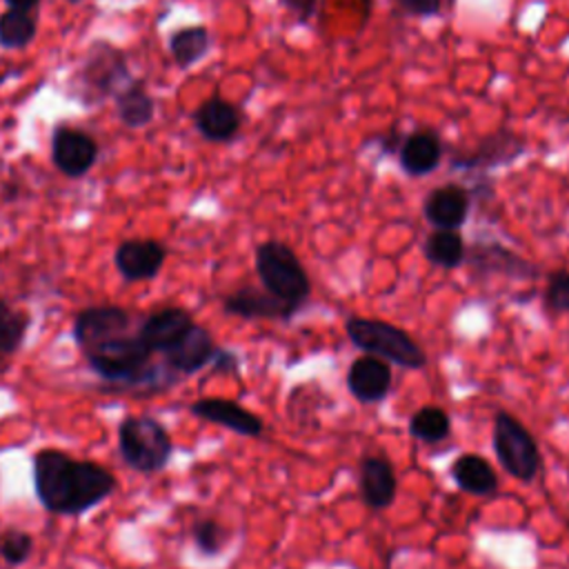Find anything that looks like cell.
Wrapping results in <instances>:
<instances>
[{
	"label": "cell",
	"instance_id": "1",
	"mask_svg": "<svg viewBox=\"0 0 569 569\" xmlns=\"http://www.w3.org/2000/svg\"><path fill=\"white\" fill-rule=\"evenodd\" d=\"M36 496L53 513L76 516L111 496L116 478L91 460H76L60 449H42L33 458Z\"/></svg>",
	"mask_w": 569,
	"mask_h": 569
},
{
	"label": "cell",
	"instance_id": "2",
	"mask_svg": "<svg viewBox=\"0 0 569 569\" xmlns=\"http://www.w3.org/2000/svg\"><path fill=\"white\" fill-rule=\"evenodd\" d=\"M345 329L349 340L365 353L378 356L405 369H420L427 365V356L420 345L405 329L391 322L353 316L347 320Z\"/></svg>",
	"mask_w": 569,
	"mask_h": 569
},
{
	"label": "cell",
	"instance_id": "3",
	"mask_svg": "<svg viewBox=\"0 0 569 569\" xmlns=\"http://www.w3.org/2000/svg\"><path fill=\"white\" fill-rule=\"evenodd\" d=\"M256 271L262 289H267L276 298L293 307H300L309 298V276L289 244L280 240L260 242L256 247Z\"/></svg>",
	"mask_w": 569,
	"mask_h": 569
},
{
	"label": "cell",
	"instance_id": "4",
	"mask_svg": "<svg viewBox=\"0 0 569 569\" xmlns=\"http://www.w3.org/2000/svg\"><path fill=\"white\" fill-rule=\"evenodd\" d=\"M122 460L142 473L160 471L171 458V438L167 429L149 416H131L118 429Z\"/></svg>",
	"mask_w": 569,
	"mask_h": 569
},
{
	"label": "cell",
	"instance_id": "5",
	"mask_svg": "<svg viewBox=\"0 0 569 569\" xmlns=\"http://www.w3.org/2000/svg\"><path fill=\"white\" fill-rule=\"evenodd\" d=\"M91 369L104 380L113 382H136L142 378V371L151 358V349L142 342L140 333L124 331L116 338H109L89 351H84Z\"/></svg>",
	"mask_w": 569,
	"mask_h": 569
},
{
	"label": "cell",
	"instance_id": "6",
	"mask_svg": "<svg viewBox=\"0 0 569 569\" xmlns=\"http://www.w3.org/2000/svg\"><path fill=\"white\" fill-rule=\"evenodd\" d=\"M493 449L507 473L518 480L529 482L540 471V453L536 440L531 438L527 427L507 411L496 413Z\"/></svg>",
	"mask_w": 569,
	"mask_h": 569
},
{
	"label": "cell",
	"instance_id": "7",
	"mask_svg": "<svg viewBox=\"0 0 569 569\" xmlns=\"http://www.w3.org/2000/svg\"><path fill=\"white\" fill-rule=\"evenodd\" d=\"M525 147H527L525 140L516 131H511L509 127H500L487 133L485 138H480V142L473 149L456 151L451 156V167L465 169V171L493 169V167L513 162L518 156H522Z\"/></svg>",
	"mask_w": 569,
	"mask_h": 569
},
{
	"label": "cell",
	"instance_id": "8",
	"mask_svg": "<svg viewBox=\"0 0 569 569\" xmlns=\"http://www.w3.org/2000/svg\"><path fill=\"white\" fill-rule=\"evenodd\" d=\"M51 158L64 176L80 178L93 167L98 158V144L89 133L80 129L58 127L51 136Z\"/></svg>",
	"mask_w": 569,
	"mask_h": 569
},
{
	"label": "cell",
	"instance_id": "9",
	"mask_svg": "<svg viewBox=\"0 0 569 569\" xmlns=\"http://www.w3.org/2000/svg\"><path fill=\"white\" fill-rule=\"evenodd\" d=\"M82 87L89 93V100H100L107 93H118L127 87V62L120 51L102 44V51H91L87 64L82 67Z\"/></svg>",
	"mask_w": 569,
	"mask_h": 569
},
{
	"label": "cell",
	"instance_id": "10",
	"mask_svg": "<svg viewBox=\"0 0 569 569\" xmlns=\"http://www.w3.org/2000/svg\"><path fill=\"white\" fill-rule=\"evenodd\" d=\"M131 329V316L122 307H89L78 313L73 325V336L78 347L89 351L91 347L116 338Z\"/></svg>",
	"mask_w": 569,
	"mask_h": 569
},
{
	"label": "cell",
	"instance_id": "11",
	"mask_svg": "<svg viewBox=\"0 0 569 569\" xmlns=\"http://www.w3.org/2000/svg\"><path fill=\"white\" fill-rule=\"evenodd\" d=\"M471 193L462 184L447 182L427 193L422 213L433 229H460L469 216Z\"/></svg>",
	"mask_w": 569,
	"mask_h": 569
},
{
	"label": "cell",
	"instance_id": "12",
	"mask_svg": "<svg viewBox=\"0 0 569 569\" xmlns=\"http://www.w3.org/2000/svg\"><path fill=\"white\" fill-rule=\"evenodd\" d=\"M167 249L158 240H124L116 249V267L124 280H151L164 264Z\"/></svg>",
	"mask_w": 569,
	"mask_h": 569
},
{
	"label": "cell",
	"instance_id": "13",
	"mask_svg": "<svg viewBox=\"0 0 569 569\" xmlns=\"http://www.w3.org/2000/svg\"><path fill=\"white\" fill-rule=\"evenodd\" d=\"M442 140L433 129H416L405 136L398 149L400 169L411 178L429 176L442 160Z\"/></svg>",
	"mask_w": 569,
	"mask_h": 569
},
{
	"label": "cell",
	"instance_id": "14",
	"mask_svg": "<svg viewBox=\"0 0 569 569\" xmlns=\"http://www.w3.org/2000/svg\"><path fill=\"white\" fill-rule=\"evenodd\" d=\"M347 387L356 400L365 405L378 402L389 393L391 367L387 365V360L365 353L351 362L347 373Z\"/></svg>",
	"mask_w": 569,
	"mask_h": 569
},
{
	"label": "cell",
	"instance_id": "15",
	"mask_svg": "<svg viewBox=\"0 0 569 569\" xmlns=\"http://www.w3.org/2000/svg\"><path fill=\"white\" fill-rule=\"evenodd\" d=\"M193 124L204 140L229 142L242 127V113L233 102L220 96H211L196 109Z\"/></svg>",
	"mask_w": 569,
	"mask_h": 569
},
{
	"label": "cell",
	"instance_id": "16",
	"mask_svg": "<svg viewBox=\"0 0 569 569\" xmlns=\"http://www.w3.org/2000/svg\"><path fill=\"white\" fill-rule=\"evenodd\" d=\"M191 413L240 436L256 438L262 433V420L242 405L227 398H200L191 405Z\"/></svg>",
	"mask_w": 569,
	"mask_h": 569
},
{
	"label": "cell",
	"instance_id": "17",
	"mask_svg": "<svg viewBox=\"0 0 569 569\" xmlns=\"http://www.w3.org/2000/svg\"><path fill=\"white\" fill-rule=\"evenodd\" d=\"M224 311L231 316H240V318H271V320H287L291 318L298 307L276 298L273 293H269L267 289H258V287H242L236 289L233 293H229L222 302Z\"/></svg>",
	"mask_w": 569,
	"mask_h": 569
},
{
	"label": "cell",
	"instance_id": "18",
	"mask_svg": "<svg viewBox=\"0 0 569 569\" xmlns=\"http://www.w3.org/2000/svg\"><path fill=\"white\" fill-rule=\"evenodd\" d=\"M193 325V318L187 309L167 307L151 313L138 329L142 342L151 349V353H164L173 347Z\"/></svg>",
	"mask_w": 569,
	"mask_h": 569
},
{
	"label": "cell",
	"instance_id": "19",
	"mask_svg": "<svg viewBox=\"0 0 569 569\" xmlns=\"http://www.w3.org/2000/svg\"><path fill=\"white\" fill-rule=\"evenodd\" d=\"M216 349L218 347L213 345L211 333L204 327L193 322L189 331L173 347L164 351V360L173 371L189 376L200 371L204 365H209L213 360Z\"/></svg>",
	"mask_w": 569,
	"mask_h": 569
},
{
	"label": "cell",
	"instance_id": "20",
	"mask_svg": "<svg viewBox=\"0 0 569 569\" xmlns=\"http://www.w3.org/2000/svg\"><path fill=\"white\" fill-rule=\"evenodd\" d=\"M360 493L371 509H385L396 498V473L387 458L367 456L360 462Z\"/></svg>",
	"mask_w": 569,
	"mask_h": 569
},
{
	"label": "cell",
	"instance_id": "21",
	"mask_svg": "<svg viewBox=\"0 0 569 569\" xmlns=\"http://www.w3.org/2000/svg\"><path fill=\"white\" fill-rule=\"evenodd\" d=\"M451 478L456 485L473 496H489L498 489V476L491 465L476 453H462L451 465Z\"/></svg>",
	"mask_w": 569,
	"mask_h": 569
},
{
	"label": "cell",
	"instance_id": "22",
	"mask_svg": "<svg viewBox=\"0 0 569 569\" xmlns=\"http://www.w3.org/2000/svg\"><path fill=\"white\" fill-rule=\"evenodd\" d=\"M116 111L124 127L142 129L156 116V102L140 82H129L116 93Z\"/></svg>",
	"mask_w": 569,
	"mask_h": 569
},
{
	"label": "cell",
	"instance_id": "23",
	"mask_svg": "<svg viewBox=\"0 0 569 569\" xmlns=\"http://www.w3.org/2000/svg\"><path fill=\"white\" fill-rule=\"evenodd\" d=\"M425 258L442 269H456L465 262L467 249L458 229H433L425 240Z\"/></svg>",
	"mask_w": 569,
	"mask_h": 569
},
{
	"label": "cell",
	"instance_id": "24",
	"mask_svg": "<svg viewBox=\"0 0 569 569\" xmlns=\"http://www.w3.org/2000/svg\"><path fill=\"white\" fill-rule=\"evenodd\" d=\"M211 49V36L207 27H184L178 29L169 40V51L180 69H189L200 62Z\"/></svg>",
	"mask_w": 569,
	"mask_h": 569
},
{
	"label": "cell",
	"instance_id": "25",
	"mask_svg": "<svg viewBox=\"0 0 569 569\" xmlns=\"http://www.w3.org/2000/svg\"><path fill=\"white\" fill-rule=\"evenodd\" d=\"M36 38V20L29 11L7 9L0 13V47L24 49Z\"/></svg>",
	"mask_w": 569,
	"mask_h": 569
},
{
	"label": "cell",
	"instance_id": "26",
	"mask_svg": "<svg viewBox=\"0 0 569 569\" xmlns=\"http://www.w3.org/2000/svg\"><path fill=\"white\" fill-rule=\"evenodd\" d=\"M451 429L449 416L440 407H422L409 420V433L422 442H438L447 438Z\"/></svg>",
	"mask_w": 569,
	"mask_h": 569
},
{
	"label": "cell",
	"instance_id": "27",
	"mask_svg": "<svg viewBox=\"0 0 569 569\" xmlns=\"http://www.w3.org/2000/svg\"><path fill=\"white\" fill-rule=\"evenodd\" d=\"M29 316L0 298V356H11L24 340Z\"/></svg>",
	"mask_w": 569,
	"mask_h": 569
},
{
	"label": "cell",
	"instance_id": "28",
	"mask_svg": "<svg viewBox=\"0 0 569 569\" xmlns=\"http://www.w3.org/2000/svg\"><path fill=\"white\" fill-rule=\"evenodd\" d=\"M193 540L196 547L204 553V556H216L222 551L224 540H227V531L211 518L198 520L193 525Z\"/></svg>",
	"mask_w": 569,
	"mask_h": 569
},
{
	"label": "cell",
	"instance_id": "29",
	"mask_svg": "<svg viewBox=\"0 0 569 569\" xmlns=\"http://www.w3.org/2000/svg\"><path fill=\"white\" fill-rule=\"evenodd\" d=\"M31 551H33V540L29 533L18 529H9L0 533V556L9 565H22L31 556Z\"/></svg>",
	"mask_w": 569,
	"mask_h": 569
},
{
	"label": "cell",
	"instance_id": "30",
	"mask_svg": "<svg viewBox=\"0 0 569 569\" xmlns=\"http://www.w3.org/2000/svg\"><path fill=\"white\" fill-rule=\"evenodd\" d=\"M545 302L553 311H569V271L551 273L545 289Z\"/></svg>",
	"mask_w": 569,
	"mask_h": 569
},
{
	"label": "cell",
	"instance_id": "31",
	"mask_svg": "<svg viewBox=\"0 0 569 569\" xmlns=\"http://www.w3.org/2000/svg\"><path fill=\"white\" fill-rule=\"evenodd\" d=\"M393 4L413 18H431L438 16L442 9V0H393Z\"/></svg>",
	"mask_w": 569,
	"mask_h": 569
},
{
	"label": "cell",
	"instance_id": "32",
	"mask_svg": "<svg viewBox=\"0 0 569 569\" xmlns=\"http://www.w3.org/2000/svg\"><path fill=\"white\" fill-rule=\"evenodd\" d=\"M280 7H284L298 24H307L316 16L318 0H278Z\"/></svg>",
	"mask_w": 569,
	"mask_h": 569
},
{
	"label": "cell",
	"instance_id": "33",
	"mask_svg": "<svg viewBox=\"0 0 569 569\" xmlns=\"http://www.w3.org/2000/svg\"><path fill=\"white\" fill-rule=\"evenodd\" d=\"M405 136L398 127H389L385 133H380V149L382 153H398Z\"/></svg>",
	"mask_w": 569,
	"mask_h": 569
},
{
	"label": "cell",
	"instance_id": "34",
	"mask_svg": "<svg viewBox=\"0 0 569 569\" xmlns=\"http://www.w3.org/2000/svg\"><path fill=\"white\" fill-rule=\"evenodd\" d=\"M213 367H216V371H238V358L231 351L216 349Z\"/></svg>",
	"mask_w": 569,
	"mask_h": 569
},
{
	"label": "cell",
	"instance_id": "35",
	"mask_svg": "<svg viewBox=\"0 0 569 569\" xmlns=\"http://www.w3.org/2000/svg\"><path fill=\"white\" fill-rule=\"evenodd\" d=\"M9 4V9H20V11H31L38 7L40 0H4Z\"/></svg>",
	"mask_w": 569,
	"mask_h": 569
},
{
	"label": "cell",
	"instance_id": "36",
	"mask_svg": "<svg viewBox=\"0 0 569 569\" xmlns=\"http://www.w3.org/2000/svg\"><path fill=\"white\" fill-rule=\"evenodd\" d=\"M69 2H80V0H69Z\"/></svg>",
	"mask_w": 569,
	"mask_h": 569
}]
</instances>
